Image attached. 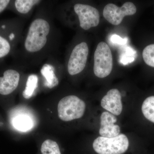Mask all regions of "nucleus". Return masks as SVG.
I'll use <instances>...</instances> for the list:
<instances>
[{"instance_id":"nucleus-5","label":"nucleus","mask_w":154,"mask_h":154,"mask_svg":"<svg viewBox=\"0 0 154 154\" xmlns=\"http://www.w3.org/2000/svg\"><path fill=\"white\" fill-rule=\"evenodd\" d=\"M129 141L124 134L115 137H99L93 143L95 151L99 154H122L127 150Z\"/></svg>"},{"instance_id":"nucleus-17","label":"nucleus","mask_w":154,"mask_h":154,"mask_svg":"<svg viewBox=\"0 0 154 154\" xmlns=\"http://www.w3.org/2000/svg\"><path fill=\"white\" fill-rule=\"evenodd\" d=\"M41 151L42 154H61L57 143L50 139L43 142L42 144Z\"/></svg>"},{"instance_id":"nucleus-1","label":"nucleus","mask_w":154,"mask_h":154,"mask_svg":"<svg viewBox=\"0 0 154 154\" xmlns=\"http://www.w3.org/2000/svg\"><path fill=\"white\" fill-rule=\"evenodd\" d=\"M52 1H44L36 9L25 29L14 57L23 67H36L54 55L58 48L59 32L54 22Z\"/></svg>"},{"instance_id":"nucleus-15","label":"nucleus","mask_w":154,"mask_h":154,"mask_svg":"<svg viewBox=\"0 0 154 154\" xmlns=\"http://www.w3.org/2000/svg\"><path fill=\"white\" fill-rule=\"evenodd\" d=\"M141 110L144 118L154 125V96H149L144 99Z\"/></svg>"},{"instance_id":"nucleus-10","label":"nucleus","mask_w":154,"mask_h":154,"mask_svg":"<svg viewBox=\"0 0 154 154\" xmlns=\"http://www.w3.org/2000/svg\"><path fill=\"white\" fill-rule=\"evenodd\" d=\"M40 74L43 79V86L51 89L57 87L59 84L58 71L62 66L54 56L50 57L41 65Z\"/></svg>"},{"instance_id":"nucleus-14","label":"nucleus","mask_w":154,"mask_h":154,"mask_svg":"<svg viewBox=\"0 0 154 154\" xmlns=\"http://www.w3.org/2000/svg\"><path fill=\"white\" fill-rule=\"evenodd\" d=\"M39 78L36 74H30L27 77L25 87L22 92L23 97L26 99H30L35 94L38 88Z\"/></svg>"},{"instance_id":"nucleus-6","label":"nucleus","mask_w":154,"mask_h":154,"mask_svg":"<svg viewBox=\"0 0 154 154\" xmlns=\"http://www.w3.org/2000/svg\"><path fill=\"white\" fill-rule=\"evenodd\" d=\"M113 57L110 48L104 42H99L94 53V71L95 75L104 78L109 75L113 68Z\"/></svg>"},{"instance_id":"nucleus-4","label":"nucleus","mask_w":154,"mask_h":154,"mask_svg":"<svg viewBox=\"0 0 154 154\" xmlns=\"http://www.w3.org/2000/svg\"><path fill=\"white\" fill-rule=\"evenodd\" d=\"M89 52V46L85 42H79L72 47L66 63L65 67L69 75H76L84 70L88 61Z\"/></svg>"},{"instance_id":"nucleus-16","label":"nucleus","mask_w":154,"mask_h":154,"mask_svg":"<svg viewBox=\"0 0 154 154\" xmlns=\"http://www.w3.org/2000/svg\"><path fill=\"white\" fill-rule=\"evenodd\" d=\"M120 127L117 125L110 123L101 125L99 129V134L103 137L112 138L119 134Z\"/></svg>"},{"instance_id":"nucleus-19","label":"nucleus","mask_w":154,"mask_h":154,"mask_svg":"<svg viewBox=\"0 0 154 154\" xmlns=\"http://www.w3.org/2000/svg\"><path fill=\"white\" fill-rule=\"evenodd\" d=\"M143 57L147 65L154 67V44L149 45L144 49Z\"/></svg>"},{"instance_id":"nucleus-9","label":"nucleus","mask_w":154,"mask_h":154,"mask_svg":"<svg viewBox=\"0 0 154 154\" xmlns=\"http://www.w3.org/2000/svg\"><path fill=\"white\" fill-rule=\"evenodd\" d=\"M136 12L137 8L134 4L127 2L120 8L114 4H107L104 8L103 14L104 18L110 24L118 25L121 24L125 17L132 16Z\"/></svg>"},{"instance_id":"nucleus-13","label":"nucleus","mask_w":154,"mask_h":154,"mask_svg":"<svg viewBox=\"0 0 154 154\" xmlns=\"http://www.w3.org/2000/svg\"><path fill=\"white\" fill-rule=\"evenodd\" d=\"M11 124L19 131L27 132L33 128L34 125L33 116L22 110H16L11 116Z\"/></svg>"},{"instance_id":"nucleus-7","label":"nucleus","mask_w":154,"mask_h":154,"mask_svg":"<svg viewBox=\"0 0 154 154\" xmlns=\"http://www.w3.org/2000/svg\"><path fill=\"white\" fill-rule=\"evenodd\" d=\"M17 65L7 67L0 75V95L7 96L18 89L22 78V68Z\"/></svg>"},{"instance_id":"nucleus-20","label":"nucleus","mask_w":154,"mask_h":154,"mask_svg":"<svg viewBox=\"0 0 154 154\" xmlns=\"http://www.w3.org/2000/svg\"><path fill=\"white\" fill-rule=\"evenodd\" d=\"M100 120V124L101 125H103L110 123L114 124L117 122V118L112 113L108 112H104L102 113L101 116Z\"/></svg>"},{"instance_id":"nucleus-21","label":"nucleus","mask_w":154,"mask_h":154,"mask_svg":"<svg viewBox=\"0 0 154 154\" xmlns=\"http://www.w3.org/2000/svg\"><path fill=\"white\" fill-rule=\"evenodd\" d=\"M110 41L113 44L125 45L126 44L128 39L127 38H122L117 34H114L110 37Z\"/></svg>"},{"instance_id":"nucleus-2","label":"nucleus","mask_w":154,"mask_h":154,"mask_svg":"<svg viewBox=\"0 0 154 154\" xmlns=\"http://www.w3.org/2000/svg\"><path fill=\"white\" fill-rule=\"evenodd\" d=\"M26 20L18 17L0 20V61L15 55Z\"/></svg>"},{"instance_id":"nucleus-11","label":"nucleus","mask_w":154,"mask_h":154,"mask_svg":"<svg viewBox=\"0 0 154 154\" xmlns=\"http://www.w3.org/2000/svg\"><path fill=\"white\" fill-rule=\"evenodd\" d=\"M42 0H11L8 10L22 19H29L36 9L43 2Z\"/></svg>"},{"instance_id":"nucleus-3","label":"nucleus","mask_w":154,"mask_h":154,"mask_svg":"<svg viewBox=\"0 0 154 154\" xmlns=\"http://www.w3.org/2000/svg\"><path fill=\"white\" fill-rule=\"evenodd\" d=\"M85 109L86 104L83 100L75 95H68L59 101L58 116L62 121H71L82 117Z\"/></svg>"},{"instance_id":"nucleus-8","label":"nucleus","mask_w":154,"mask_h":154,"mask_svg":"<svg viewBox=\"0 0 154 154\" xmlns=\"http://www.w3.org/2000/svg\"><path fill=\"white\" fill-rule=\"evenodd\" d=\"M73 10L78 18L79 26L83 30H88L99 25L100 15L96 8L86 4L78 3L74 5Z\"/></svg>"},{"instance_id":"nucleus-18","label":"nucleus","mask_w":154,"mask_h":154,"mask_svg":"<svg viewBox=\"0 0 154 154\" xmlns=\"http://www.w3.org/2000/svg\"><path fill=\"white\" fill-rule=\"evenodd\" d=\"M124 51L119 56V63L126 65L134 61L136 54L135 51L132 48L127 46L124 48Z\"/></svg>"},{"instance_id":"nucleus-22","label":"nucleus","mask_w":154,"mask_h":154,"mask_svg":"<svg viewBox=\"0 0 154 154\" xmlns=\"http://www.w3.org/2000/svg\"><path fill=\"white\" fill-rule=\"evenodd\" d=\"M11 0H0V15L8 10Z\"/></svg>"},{"instance_id":"nucleus-12","label":"nucleus","mask_w":154,"mask_h":154,"mask_svg":"<svg viewBox=\"0 0 154 154\" xmlns=\"http://www.w3.org/2000/svg\"><path fill=\"white\" fill-rule=\"evenodd\" d=\"M101 106L114 115H120L122 112L121 94L117 89L108 91L101 100Z\"/></svg>"}]
</instances>
